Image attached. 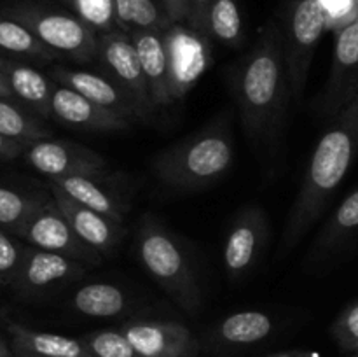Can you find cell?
I'll list each match as a JSON object with an SVG mask.
<instances>
[{"mask_svg": "<svg viewBox=\"0 0 358 357\" xmlns=\"http://www.w3.org/2000/svg\"><path fill=\"white\" fill-rule=\"evenodd\" d=\"M210 2H212V0H187V6H189L187 27H191L192 30L199 31V34L205 35V37H212V35H210V23H208Z\"/></svg>", "mask_w": 358, "mask_h": 357, "instance_id": "34", "label": "cell"}, {"mask_svg": "<svg viewBox=\"0 0 358 357\" xmlns=\"http://www.w3.org/2000/svg\"><path fill=\"white\" fill-rule=\"evenodd\" d=\"M27 244H21L13 233L0 227V284L13 286L23 262Z\"/></svg>", "mask_w": 358, "mask_h": 357, "instance_id": "32", "label": "cell"}, {"mask_svg": "<svg viewBox=\"0 0 358 357\" xmlns=\"http://www.w3.org/2000/svg\"><path fill=\"white\" fill-rule=\"evenodd\" d=\"M164 10L173 23H187L189 6L187 0H159Z\"/></svg>", "mask_w": 358, "mask_h": 357, "instance_id": "36", "label": "cell"}, {"mask_svg": "<svg viewBox=\"0 0 358 357\" xmlns=\"http://www.w3.org/2000/svg\"><path fill=\"white\" fill-rule=\"evenodd\" d=\"M13 356V349L6 343V340L0 336V357H10Z\"/></svg>", "mask_w": 358, "mask_h": 357, "instance_id": "39", "label": "cell"}, {"mask_svg": "<svg viewBox=\"0 0 358 357\" xmlns=\"http://www.w3.org/2000/svg\"><path fill=\"white\" fill-rule=\"evenodd\" d=\"M48 188L51 196L55 198L56 205L63 212V216L69 219L72 224L73 231L79 234L80 240L96 252H100L103 258H110L117 252L119 244H121L122 237L126 234L124 226L119 220L110 219V217L103 216V214L91 210L87 206L80 205L76 200L66 196L58 186L48 181Z\"/></svg>", "mask_w": 358, "mask_h": 357, "instance_id": "15", "label": "cell"}, {"mask_svg": "<svg viewBox=\"0 0 358 357\" xmlns=\"http://www.w3.org/2000/svg\"><path fill=\"white\" fill-rule=\"evenodd\" d=\"M23 158L48 178L98 175L107 168V160L100 153L69 140L42 139L31 142L24 147Z\"/></svg>", "mask_w": 358, "mask_h": 357, "instance_id": "11", "label": "cell"}, {"mask_svg": "<svg viewBox=\"0 0 358 357\" xmlns=\"http://www.w3.org/2000/svg\"><path fill=\"white\" fill-rule=\"evenodd\" d=\"M266 357H308L304 354H296V352H283V354H273V356H266Z\"/></svg>", "mask_w": 358, "mask_h": 357, "instance_id": "40", "label": "cell"}, {"mask_svg": "<svg viewBox=\"0 0 358 357\" xmlns=\"http://www.w3.org/2000/svg\"><path fill=\"white\" fill-rule=\"evenodd\" d=\"M168 55L171 100L184 97L196 83L208 63V37L185 27L173 23L163 31Z\"/></svg>", "mask_w": 358, "mask_h": 357, "instance_id": "12", "label": "cell"}, {"mask_svg": "<svg viewBox=\"0 0 358 357\" xmlns=\"http://www.w3.org/2000/svg\"><path fill=\"white\" fill-rule=\"evenodd\" d=\"M63 2H65V4H69L70 7H73V0H63Z\"/></svg>", "mask_w": 358, "mask_h": 357, "instance_id": "42", "label": "cell"}, {"mask_svg": "<svg viewBox=\"0 0 358 357\" xmlns=\"http://www.w3.org/2000/svg\"><path fill=\"white\" fill-rule=\"evenodd\" d=\"M332 336L343 350L358 354V301L339 314L332 324Z\"/></svg>", "mask_w": 358, "mask_h": 357, "instance_id": "33", "label": "cell"}, {"mask_svg": "<svg viewBox=\"0 0 358 357\" xmlns=\"http://www.w3.org/2000/svg\"><path fill=\"white\" fill-rule=\"evenodd\" d=\"M327 13V21L331 14L341 20V27L348 24L350 21L358 18V2L357 0H320ZM339 27V28H341Z\"/></svg>", "mask_w": 358, "mask_h": 357, "instance_id": "35", "label": "cell"}, {"mask_svg": "<svg viewBox=\"0 0 358 357\" xmlns=\"http://www.w3.org/2000/svg\"><path fill=\"white\" fill-rule=\"evenodd\" d=\"M234 161L231 112L215 119L154 156L150 168L157 181L173 191H194L220 181Z\"/></svg>", "mask_w": 358, "mask_h": 357, "instance_id": "3", "label": "cell"}, {"mask_svg": "<svg viewBox=\"0 0 358 357\" xmlns=\"http://www.w3.org/2000/svg\"><path fill=\"white\" fill-rule=\"evenodd\" d=\"M72 9L96 35L119 30L114 0H73Z\"/></svg>", "mask_w": 358, "mask_h": 357, "instance_id": "31", "label": "cell"}, {"mask_svg": "<svg viewBox=\"0 0 358 357\" xmlns=\"http://www.w3.org/2000/svg\"><path fill=\"white\" fill-rule=\"evenodd\" d=\"M210 35L226 46H240L243 42V23L238 0H212L208 13Z\"/></svg>", "mask_w": 358, "mask_h": 357, "instance_id": "29", "label": "cell"}, {"mask_svg": "<svg viewBox=\"0 0 358 357\" xmlns=\"http://www.w3.org/2000/svg\"><path fill=\"white\" fill-rule=\"evenodd\" d=\"M58 186L66 196L76 200L80 205L103 214L110 219L124 223L129 212V205L121 192L110 184H107L103 174L98 175H72L63 178H48Z\"/></svg>", "mask_w": 358, "mask_h": 357, "instance_id": "19", "label": "cell"}, {"mask_svg": "<svg viewBox=\"0 0 358 357\" xmlns=\"http://www.w3.org/2000/svg\"><path fill=\"white\" fill-rule=\"evenodd\" d=\"M16 238L27 241V245L31 247L77 259L86 266L100 265L103 259L100 252L80 240L52 196L31 214L30 219L16 233Z\"/></svg>", "mask_w": 358, "mask_h": 357, "instance_id": "8", "label": "cell"}, {"mask_svg": "<svg viewBox=\"0 0 358 357\" xmlns=\"http://www.w3.org/2000/svg\"><path fill=\"white\" fill-rule=\"evenodd\" d=\"M49 198H51V192L31 195V192L16 191V189L0 186V227L16 237V233L30 219L31 214L41 209Z\"/></svg>", "mask_w": 358, "mask_h": 357, "instance_id": "28", "label": "cell"}, {"mask_svg": "<svg viewBox=\"0 0 358 357\" xmlns=\"http://www.w3.org/2000/svg\"><path fill=\"white\" fill-rule=\"evenodd\" d=\"M269 240L268 214L247 205L234 216L224 245V268L231 280H241L257 266Z\"/></svg>", "mask_w": 358, "mask_h": 357, "instance_id": "10", "label": "cell"}, {"mask_svg": "<svg viewBox=\"0 0 358 357\" xmlns=\"http://www.w3.org/2000/svg\"><path fill=\"white\" fill-rule=\"evenodd\" d=\"M358 237V188L350 192L318 231L308 254V262L320 265L334 258Z\"/></svg>", "mask_w": 358, "mask_h": 357, "instance_id": "21", "label": "cell"}, {"mask_svg": "<svg viewBox=\"0 0 358 357\" xmlns=\"http://www.w3.org/2000/svg\"><path fill=\"white\" fill-rule=\"evenodd\" d=\"M86 270L87 266L77 259L28 245L16 280L10 287L21 296H41L76 282L86 273Z\"/></svg>", "mask_w": 358, "mask_h": 357, "instance_id": "13", "label": "cell"}, {"mask_svg": "<svg viewBox=\"0 0 358 357\" xmlns=\"http://www.w3.org/2000/svg\"><path fill=\"white\" fill-rule=\"evenodd\" d=\"M23 150L24 146L0 135V160H14L17 156H23Z\"/></svg>", "mask_w": 358, "mask_h": 357, "instance_id": "37", "label": "cell"}, {"mask_svg": "<svg viewBox=\"0 0 358 357\" xmlns=\"http://www.w3.org/2000/svg\"><path fill=\"white\" fill-rule=\"evenodd\" d=\"M119 30L131 34L138 30L164 31L173 21L159 0H114Z\"/></svg>", "mask_w": 358, "mask_h": 357, "instance_id": "27", "label": "cell"}, {"mask_svg": "<svg viewBox=\"0 0 358 357\" xmlns=\"http://www.w3.org/2000/svg\"><path fill=\"white\" fill-rule=\"evenodd\" d=\"M275 322L268 314L245 310L224 317L210 331V340L219 349H247L273 335Z\"/></svg>", "mask_w": 358, "mask_h": 357, "instance_id": "23", "label": "cell"}, {"mask_svg": "<svg viewBox=\"0 0 358 357\" xmlns=\"http://www.w3.org/2000/svg\"><path fill=\"white\" fill-rule=\"evenodd\" d=\"M0 13L24 24L56 55L79 63H90L98 58V35L80 18L37 2L10 4L2 7Z\"/></svg>", "mask_w": 358, "mask_h": 357, "instance_id": "5", "label": "cell"}, {"mask_svg": "<svg viewBox=\"0 0 358 357\" xmlns=\"http://www.w3.org/2000/svg\"><path fill=\"white\" fill-rule=\"evenodd\" d=\"M49 77L55 83L80 93L87 100L93 102V104L128 119L129 122L138 119L133 102L129 100L128 94L110 77L101 76V74L96 72H90V70L69 69V66L63 65L51 66L49 69Z\"/></svg>", "mask_w": 358, "mask_h": 357, "instance_id": "17", "label": "cell"}, {"mask_svg": "<svg viewBox=\"0 0 358 357\" xmlns=\"http://www.w3.org/2000/svg\"><path fill=\"white\" fill-rule=\"evenodd\" d=\"M136 255L145 272L189 315L201 310V287L184 247L152 214H143L136 226Z\"/></svg>", "mask_w": 358, "mask_h": 357, "instance_id": "4", "label": "cell"}, {"mask_svg": "<svg viewBox=\"0 0 358 357\" xmlns=\"http://www.w3.org/2000/svg\"><path fill=\"white\" fill-rule=\"evenodd\" d=\"M327 24V13L320 0H296L290 7L282 37L290 93L296 102L303 100L315 49Z\"/></svg>", "mask_w": 358, "mask_h": 357, "instance_id": "6", "label": "cell"}, {"mask_svg": "<svg viewBox=\"0 0 358 357\" xmlns=\"http://www.w3.org/2000/svg\"><path fill=\"white\" fill-rule=\"evenodd\" d=\"M357 2H358V0H357Z\"/></svg>", "mask_w": 358, "mask_h": 357, "instance_id": "45", "label": "cell"}, {"mask_svg": "<svg viewBox=\"0 0 358 357\" xmlns=\"http://www.w3.org/2000/svg\"><path fill=\"white\" fill-rule=\"evenodd\" d=\"M121 332L145 357H198L199 342L175 321H129Z\"/></svg>", "mask_w": 358, "mask_h": 357, "instance_id": "14", "label": "cell"}, {"mask_svg": "<svg viewBox=\"0 0 358 357\" xmlns=\"http://www.w3.org/2000/svg\"><path fill=\"white\" fill-rule=\"evenodd\" d=\"M0 98H9V100H14L13 93H10L9 86H7L6 77H3L2 72H0ZM14 102H16V100H14Z\"/></svg>", "mask_w": 358, "mask_h": 357, "instance_id": "38", "label": "cell"}, {"mask_svg": "<svg viewBox=\"0 0 358 357\" xmlns=\"http://www.w3.org/2000/svg\"><path fill=\"white\" fill-rule=\"evenodd\" d=\"M0 52L9 58L51 63L58 58L52 49L42 44L24 24L0 13Z\"/></svg>", "mask_w": 358, "mask_h": 357, "instance_id": "25", "label": "cell"}, {"mask_svg": "<svg viewBox=\"0 0 358 357\" xmlns=\"http://www.w3.org/2000/svg\"><path fill=\"white\" fill-rule=\"evenodd\" d=\"M352 357H358V354H353V356Z\"/></svg>", "mask_w": 358, "mask_h": 357, "instance_id": "43", "label": "cell"}, {"mask_svg": "<svg viewBox=\"0 0 358 357\" xmlns=\"http://www.w3.org/2000/svg\"><path fill=\"white\" fill-rule=\"evenodd\" d=\"M10 357H17V356H14V354H13V356H10Z\"/></svg>", "mask_w": 358, "mask_h": 357, "instance_id": "44", "label": "cell"}, {"mask_svg": "<svg viewBox=\"0 0 358 357\" xmlns=\"http://www.w3.org/2000/svg\"><path fill=\"white\" fill-rule=\"evenodd\" d=\"M13 354L17 357H34V356H28V354H23V352H16V350H13Z\"/></svg>", "mask_w": 358, "mask_h": 357, "instance_id": "41", "label": "cell"}, {"mask_svg": "<svg viewBox=\"0 0 358 357\" xmlns=\"http://www.w3.org/2000/svg\"><path fill=\"white\" fill-rule=\"evenodd\" d=\"M7 332L10 349L34 357H94L83 338L56 335V332L37 331L23 324L9 321Z\"/></svg>", "mask_w": 358, "mask_h": 357, "instance_id": "22", "label": "cell"}, {"mask_svg": "<svg viewBox=\"0 0 358 357\" xmlns=\"http://www.w3.org/2000/svg\"><path fill=\"white\" fill-rule=\"evenodd\" d=\"M358 156V97L331 119L304 170L282 231L278 255L289 254L320 219Z\"/></svg>", "mask_w": 358, "mask_h": 357, "instance_id": "2", "label": "cell"}, {"mask_svg": "<svg viewBox=\"0 0 358 357\" xmlns=\"http://www.w3.org/2000/svg\"><path fill=\"white\" fill-rule=\"evenodd\" d=\"M229 84L248 142L262 161L276 156L292 98L276 24L269 23L254 48L231 66Z\"/></svg>", "mask_w": 358, "mask_h": 357, "instance_id": "1", "label": "cell"}, {"mask_svg": "<svg viewBox=\"0 0 358 357\" xmlns=\"http://www.w3.org/2000/svg\"><path fill=\"white\" fill-rule=\"evenodd\" d=\"M83 340L94 357H145L122 335L121 329L93 331Z\"/></svg>", "mask_w": 358, "mask_h": 357, "instance_id": "30", "label": "cell"}, {"mask_svg": "<svg viewBox=\"0 0 358 357\" xmlns=\"http://www.w3.org/2000/svg\"><path fill=\"white\" fill-rule=\"evenodd\" d=\"M51 118L62 125L84 132H121L131 122L115 112L93 104L77 91L55 83L51 100Z\"/></svg>", "mask_w": 358, "mask_h": 357, "instance_id": "16", "label": "cell"}, {"mask_svg": "<svg viewBox=\"0 0 358 357\" xmlns=\"http://www.w3.org/2000/svg\"><path fill=\"white\" fill-rule=\"evenodd\" d=\"M0 72L6 77L13 98L38 118H51L55 80L44 76L30 63L9 56H0Z\"/></svg>", "mask_w": 358, "mask_h": 357, "instance_id": "18", "label": "cell"}, {"mask_svg": "<svg viewBox=\"0 0 358 357\" xmlns=\"http://www.w3.org/2000/svg\"><path fill=\"white\" fill-rule=\"evenodd\" d=\"M358 97V18L338 28L331 72L315 102L322 119H332Z\"/></svg>", "mask_w": 358, "mask_h": 357, "instance_id": "9", "label": "cell"}, {"mask_svg": "<svg viewBox=\"0 0 358 357\" xmlns=\"http://www.w3.org/2000/svg\"><path fill=\"white\" fill-rule=\"evenodd\" d=\"M98 62L103 66L107 77H110L135 105L138 119L149 121L154 114L145 76L140 65L138 52L129 34L122 30L107 31L98 35Z\"/></svg>", "mask_w": 358, "mask_h": 357, "instance_id": "7", "label": "cell"}, {"mask_svg": "<svg viewBox=\"0 0 358 357\" xmlns=\"http://www.w3.org/2000/svg\"><path fill=\"white\" fill-rule=\"evenodd\" d=\"M0 135L27 147L37 140L49 139L51 130L17 102L0 98Z\"/></svg>", "mask_w": 358, "mask_h": 357, "instance_id": "26", "label": "cell"}, {"mask_svg": "<svg viewBox=\"0 0 358 357\" xmlns=\"http://www.w3.org/2000/svg\"><path fill=\"white\" fill-rule=\"evenodd\" d=\"M70 307L84 317L112 318L124 314L129 307V301L121 287L94 282L79 287L72 294Z\"/></svg>", "mask_w": 358, "mask_h": 357, "instance_id": "24", "label": "cell"}, {"mask_svg": "<svg viewBox=\"0 0 358 357\" xmlns=\"http://www.w3.org/2000/svg\"><path fill=\"white\" fill-rule=\"evenodd\" d=\"M129 37L138 52L140 65L145 76L154 108L157 111L161 107H166L173 100L170 93V72H168V55L163 31L138 30L131 31Z\"/></svg>", "mask_w": 358, "mask_h": 357, "instance_id": "20", "label": "cell"}]
</instances>
